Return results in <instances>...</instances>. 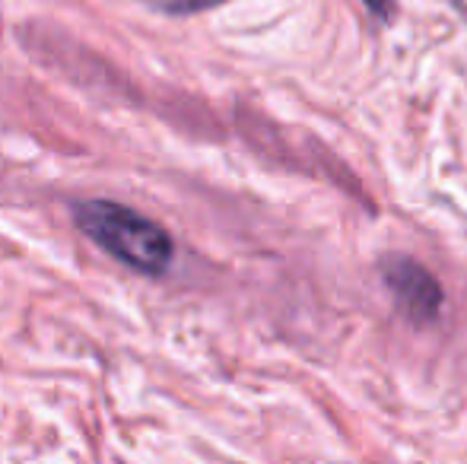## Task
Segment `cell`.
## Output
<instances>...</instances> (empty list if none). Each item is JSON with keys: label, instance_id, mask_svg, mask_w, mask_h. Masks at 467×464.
<instances>
[{"label": "cell", "instance_id": "cell-1", "mask_svg": "<svg viewBox=\"0 0 467 464\" xmlns=\"http://www.w3.org/2000/svg\"><path fill=\"white\" fill-rule=\"evenodd\" d=\"M77 226L115 261L140 273H162L172 264V239L156 220L115 201H87L77 207Z\"/></svg>", "mask_w": 467, "mask_h": 464}, {"label": "cell", "instance_id": "cell-2", "mask_svg": "<svg viewBox=\"0 0 467 464\" xmlns=\"http://www.w3.org/2000/svg\"><path fill=\"white\" fill-rule=\"evenodd\" d=\"M385 284H388V290H391V296L398 299V305L404 309V315L417 318V322H430V318L439 315V305H442L439 284L423 267L413 264L410 258L388 261Z\"/></svg>", "mask_w": 467, "mask_h": 464}, {"label": "cell", "instance_id": "cell-3", "mask_svg": "<svg viewBox=\"0 0 467 464\" xmlns=\"http://www.w3.org/2000/svg\"><path fill=\"white\" fill-rule=\"evenodd\" d=\"M143 4H150L153 10H160V13H172V16H188V13L210 10V6L223 4V0H143Z\"/></svg>", "mask_w": 467, "mask_h": 464}, {"label": "cell", "instance_id": "cell-4", "mask_svg": "<svg viewBox=\"0 0 467 464\" xmlns=\"http://www.w3.org/2000/svg\"><path fill=\"white\" fill-rule=\"evenodd\" d=\"M366 6L375 13V16H381V19H388L391 16V6H394V0H366Z\"/></svg>", "mask_w": 467, "mask_h": 464}]
</instances>
